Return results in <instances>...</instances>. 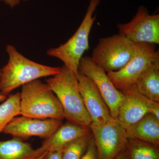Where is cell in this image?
Here are the masks:
<instances>
[{
  "label": "cell",
  "instance_id": "cell-1",
  "mask_svg": "<svg viewBox=\"0 0 159 159\" xmlns=\"http://www.w3.org/2000/svg\"><path fill=\"white\" fill-rule=\"evenodd\" d=\"M9 60L0 70V93L5 96L36 80L58 74L60 67L41 64L28 59L11 45L6 46Z\"/></svg>",
  "mask_w": 159,
  "mask_h": 159
},
{
  "label": "cell",
  "instance_id": "cell-2",
  "mask_svg": "<svg viewBox=\"0 0 159 159\" xmlns=\"http://www.w3.org/2000/svg\"><path fill=\"white\" fill-rule=\"evenodd\" d=\"M46 83L59 100L68 122L90 128L92 122L78 88L77 76L66 66Z\"/></svg>",
  "mask_w": 159,
  "mask_h": 159
},
{
  "label": "cell",
  "instance_id": "cell-3",
  "mask_svg": "<svg viewBox=\"0 0 159 159\" xmlns=\"http://www.w3.org/2000/svg\"><path fill=\"white\" fill-rule=\"evenodd\" d=\"M20 110L21 116L33 119H65L59 100L47 83L39 79L22 86Z\"/></svg>",
  "mask_w": 159,
  "mask_h": 159
},
{
  "label": "cell",
  "instance_id": "cell-4",
  "mask_svg": "<svg viewBox=\"0 0 159 159\" xmlns=\"http://www.w3.org/2000/svg\"><path fill=\"white\" fill-rule=\"evenodd\" d=\"M101 0H90L84 18L77 31L65 43L48 50L47 54L62 61L76 76L79 73L80 61L89 48V36L96 19L94 13Z\"/></svg>",
  "mask_w": 159,
  "mask_h": 159
},
{
  "label": "cell",
  "instance_id": "cell-5",
  "mask_svg": "<svg viewBox=\"0 0 159 159\" xmlns=\"http://www.w3.org/2000/svg\"><path fill=\"white\" fill-rule=\"evenodd\" d=\"M136 43L121 34H114L99 39L91 58L106 72L119 70L130 59Z\"/></svg>",
  "mask_w": 159,
  "mask_h": 159
},
{
  "label": "cell",
  "instance_id": "cell-6",
  "mask_svg": "<svg viewBox=\"0 0 159 159\" xmlns=\"http://www.w3.org/2000/svg\"><path fill=\"white\" fill-rule=\"evenodd\" d=\"M158 59L159 52L155 45L138 43L133 55L124 67L107 74L116 88L122 90L134 85L140 75Z\"/></svg>",
  "mask_w": 159,
  "mask_h": 159
},
{
  "label": "cell",
  "instance_id": "cell-7",
  "mask_svg": "<svg viewBox=\"0 0 159 159\" xmlns=\"http://www.w3.org/2000/svg\"><path fill=\"white\" fill-rule=\"evenodd\" d=\"M97 159H116L125 150L128 138L125 129L116 120L104 125H91Z\"/></svg>",
  "mask_w": 159,
  "mask_h": 159
},
{
  "label": "cell",
  "instance_id": "cell-8",
  "mask_svg": "<svg viewBox=\"0 0 159 159\" xmlns=\"http://www.w3.org/2000/svg\"><path fill=\"white\" fill-rule=\"evenodd\" d=\"M121 91L124 97L116 120L123 128L126 129L148 114H152L159 119V102L139 93L133 86Z\"/></svg>",
  "mask_w": 159,
  "mask_h": 159
},
{
  "label": "cell",
  "instance_id": "cell-9",
  "mask_svg": "<svg viewBox=\"0 0 159 159\" xmlns=\"http://www.w3.org/2000/svg\"><path fill=\"white\" fill-rule=\"evenodd\" d=\"M119 34L135 43H159V14L151 15L144 6H139L128 23L117 25Z\"/></svg>",
  "mask_w": 159,
  "mask_h": 159
},
{
  "label": "cell",
  "instance_id": "cell-10",
  "mask_svg": "<svg viewBox=\"0 0 159 159\" xmlns=\"http://www.w3.org/2000/svg\"><path fill=\"white\" fill-rule=\"evenodd\" d=\"M78 71L94 83L108 106L111 116L116 120L124 96L114 86L105 70L87 56L80 59Z\"/></svg>",
  "mask_w": 159,
  "mask_h": 159
},
{
  "label": "cell",
  "instance_id": "cell-11",
  "mask_svg": "<svg viewBox=\"0 0 159 159\" xmlns=\"http://www.w3.org/2000/svg\"><path fill=\"white\" fill-rule=\"evenodd\" d=\"M62 124V120L58 119H36L18 116L9 122L3 133L22 139L37 137L46 140Z\"/></svg>",
  "mask_w": 159,
  "mask_h": 159
},
{
  "label": "cell",
  "instance_id": "cell-12",
  "mask_svg": "<svg viewBox=\"0 0 159 159\" xmlns=\"http://www.w3.org/2000/svg\"><path fill=\"white\" fill-rule=\"evenodd\" d=\"M77 78L79 91L90 118L91 125L99 126L114 120L108 106L92 80L80 72Z\"/></svg>",
  "mask_w": 159,
  "mask_h": 159
},
{
  "label": "cell",
  "instance_id": "cell-13",
  "mask_svg": "<svg viewBox=\"0 0 159 159\" xmlns=\"http://www.w3.org/2000/svg\"><path fill=\"white\" fill-rule=\"evenodd\" d=\"M46 152L42 146L34 149L19 138L0 141V159H37Z\"/></svg>",
  "mask_w": 159,
  "mask_h": 159
},
{
  "label": "cell",
  "instance_id": "cell-14",
  "mask_svg": "<svg viewBox=\"0 0 159 159\" xmlns=\"http://www.w3.org/2000/svg\"><path fill=\"white\" fill-rule=\"evenodd\" d=\"M90 129L68 122L62 124L41 145L45 150L61 149L72 141L90 134Z\"/></svg>",
  "mask_w": 159,
  "mask_h": 159
},
{
  "label": "cell",
  "instance_id": "cell-15",
  "mask_svg": "<svg viewBox=\"0 0 159 159\" xmlns=\"http://www.w3.org/2000/svg\"><path fill=\"white\" fill-rule=\"evenodd\" d=\"M125 131L128 139L159 146V119L152 114H147Z\"/></svg>",
  "mask_w": 159,
  "mask_h": 159
},
{
  "label": "cell",
  "instance_id": "cell-16",
  "mask_svg": "<svg viewBox=\"0 0 159 159\" xmlns=\"http://www.w3.org/2000/svg\"><path fill=\"white\" fill-rule=\"evenodd\" d=\"M133 86L142 96L159 102V59L140 75Z\"/></svg>",
  "mask_w": 159,
  "mask_h": 159
},
{
  "label": "cell",
  "instance_id": "cell-17",
  "mask_svg": "<svg viewBox=\"0 0 159 159\" xmlns=\"http://www.w3.org/2000/svg\"><path fill=\"white\" fill-rule=\"evenodd\" d=\"M126 159H159L158 146L128 139L125 149Z\"/></svg>",
  "mask_w": 159,
  "mask_h": 159
},
{
  "label": "cell",
  "instance_id": "cell-18",
  "mask_svg": "<svg viewBox=\"0 0 159 159\" xmlns=\"http://www.w3.org/2000/svg\"><path fill=\"white\" fill-rule=\"evenodd\" d=\"M20 115V93L10 95L0 104V134L15 117Z\"/></svg>",
  "mask_w": 159,
  "mask_h": 159
},
{
  "label": "cell",
  "instance_id": "cell-19",
  "mask_svg": "<svg viewBox=\"0 0 159 159\" xmlns=\"http://www.w3.org/2000/svg\"><path fill=\"white\" fill-rule=\"evenodd\" d=\"M89 134L72 141L62 149V159H80L85 152L93 136Z\"/></svg>",
  "mask_w": 159,
  "mask_h": 159
},
{
  "label": "cell",
  "instance_id": "cell-20",
  "mask_svg": "<svg viewBox=\"0 0 159 159\" xmlns=\"http://www.w3.org/2000/svg\"><path fill=\"white\" fill-rule=\"evenodd\" d=\"M80 159H97V149L93 136L91 138L85 152Z\"/></svg>",
  "mask_w": 159,
  "mask_h": 159
},
{
  "label": "cell",
  "instance_id": "cell-21",
  "mask_svg": "<svg viewBox=\"0 0 159 159\" xmlns=\"http://www.w3.org/2000/svg\"><path fill=\"white\" fill-rule=\"evenodd\" d=\"M43 159H62V149L48 151Z\"/></svg>",
  "mask_w": 159,
  "mask_h": 159
},
{
  "label": "cell",
  "instance_id": "cell-22",
  "mask_svg": "<svg viewBox=\"0 0 159 159\" xmlns=\"http://www.w3.org/2000/svg\"><path fill=\"white\" fill-rule=\"evenodd\" d=\"M28 1L29 0H0V1H2L12 8L17 6L21 2H26Z\"/></svg>",
  "mask_w": 159,
  "mask_h": 159
},
{
  "label": "cell",
  "instance_id": "cell-23",
  "mask_svg": "<svg viewBox=\"0 0 159 159\" xmlns=\"http://www.w3.org/2000/svg\"><path fill=\"white\" fill-rule=\"evenodd\" d=\"M116 159H126V154H125V150L121 152L120 154L117 157Z\"/></svg>",
  "mask_w": 159,
  "mask_h": 159
},
{
  "label": "cell",
  "instance_id": "cell-24",
  "mask_svg": "<svg viewBox=\"0 0 159 159\" xmlns=\"http://www.w3.org/2000/svg\"><path fill=\"white\" fill-rule=\"evenodd\" d=\"M7 97V96H5L0 93V103H2L3 101H5Z\"/></svg>",
  "mask_w": 159,
  "mask_h": 159
},
{
  "label": "cell",
  "instance_id": "cell-25",
  "mask_svg": "<svg viewBox=\"0 0 159 159\" xmlns=\"http://www.w3.org/2000/svg\"><path fill=\"white\" fill-rule=\"evenodd\" d=\"M45 152V153H44L40 157H39L37 159H43L45 155V154L46 153V152Z\"/></svg>",
  "mask_w": 159,
  "mask_h": 159
}]
</instances>
